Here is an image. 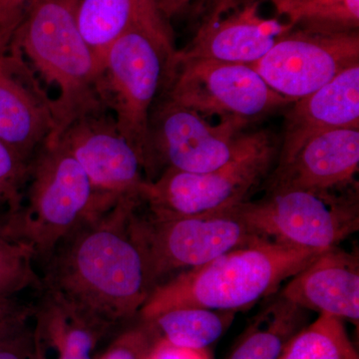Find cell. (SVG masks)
<instances>
[{"mask_svg": "<svg viewBox=\"0 0 359 359\" xmlns=\"http://www.w3.org/2000/svg\"><path fill=\"white\" fill-rule=\"evenodd\" d=\"M30 163L0 141V219L8 221L22 208Z\"/></svg>", "mask_w": 359, "mask_h": 359, "instance_id": "cb8c5ba5", "label": "cell"}, {"mask_svg": "<svg viewBox=\"0 0 359 359\" xmlns=\"http://www.w3.org/2000/svg\"><path fill=\"white\" fill-rule=\"evenodd\" d=\"M140 197L125 198L71 231L47 257L43 289L112 332L138 316L153 290L132 228Z\"/></svg>", "mask_w": 359, "mask_h": 359, "instance_id": "6da1fadb", "label": "cell"}, {"mask_svg": "<svg viewBox=\"0 0 359 359\" xmlns=\"http://www.w3.org/2000/svg\"><path fill=\"white\" fill-rule=\"evenodd\" d=\"M1 231H6L7 233V222L0 219V233Z\"/></svg>", "mask_w": 359, "mask_h": 359, "instance_id": "836d02e7", "label": "cell"}, {"mask_svg": "<svg viewBox=\"0 0 359 359\" xmlns=\"http://www.w3.org/2000/svg\"><path fill=\"white\" fill-rule=\"evenodd\" d=\"M80 0H33L8 50L18 52L41 83L56 92L54 139L79 118L108 110L101 67L77 23Z\"/></svg>", "mask_w": 359, "mask_h": 359, "instance_id": "3957f363", "label": "cell"}, {"mask_svg": "<svg viewBox=\"0 0 359 359\" xmlns=\"http://www.w3.org/2000/svg\"><path fill=\"white\" fill-rule=\"evenodd\" d=\"M156 339L152 330L142 323L120 334L99 359H146Z\"/></svg>", "mask_w": 359, "mask_h": 359, "instance_id": "484cf974", "label": "cell"}, {"mask_svg": "<svg viewBox=\"0 0 359 359\" xmlns=\"http://www.w3.org/2000/svg\"><path fill=\"white\" fill-rule=\"evenodd\" d=\"M262 0H245L237 8L201 25L182 57L204 58L233 65H254L273 45L294 29L278 16H266Z\"/></svg>", "mask_w": 359, "mask_h": 359, "instance_id": "5bb4252c", "label": "cell"}, {"mask_svg": "<svg viewBox=\"0 0 359 359\" xmlns=\"http://www.w3.org/2000/svg\"><path fill=\"white\" fill-rule=\"evenodd\" d=\"M146 359H211L205 349L182 348L163 339H156Z\"/></svg>", "mask_w": 359, "mask_h": 359, "instance_id": "83f0119b", "label": "cell"}, {"mask_svg": "<svg viewBox=\"0 0 359 359\" xmlns=\"http://www.w3.org/2000/svg\"><path fill=\"white\" fill-rule=\"evenodd\" d=\"M245 0H201L200 11L203 22L215 20L229 11L237 8Z\"/></svg>", "mask_w": 359, "mask_h": 359, "instance_id": "f1b7e54d", "label": "cell"}, {"mask_svg": "<svg viewBox=\"0 0 359 359\" xmlns=\"http://www.w3.org/2000/svg\"><path fill=\"white\" fill-rule=\"evenodd\" d=\"M308 311L359 320V257L337 247L318 255L280 294Z\"/></svg>", "mask_w": 359, "mask_h": 359, "instance_id": "e0dca14e", "label": "cell"}, {"mask_svg": "<svg viewBox=\"0 0 359 359\" xmlns=\"http://www.w3.org/2000/svg\"><path fill=\"white\" fill-rule=\"evenodd\" d=\"M49 92L18 52L0 56V141L26 162L55 131Z\"/></svg>", "mask_w": 359, "mask_h": 359, "instance_id": "4fadbf2b", "label": "cell"}, {"mask_svg": "<svg viewBox=\"0 0 359 359\" xmlns=\"http://www.w3.org/2000/svg\"><path fill=\"white\" fill-rule=\"evenodd\" d=\"M294 28L313 32L358 30L359 0H262Z\"/></svg>", "mask_w": 359, "mask_h": 359, "instance_id": "44dd1931", "label": "cell"}, {"mask_svg": "<svg viewBox=\"0 0 359 359\" xmlns=\"http://www.w3.org/2000/svg\"><path fill=\"white\" fill-rule=\"evenodd\" d=\"M235 311L203 308H180L143 321L154 334L172 346L205 349L218 340L235 318Z\"/></svg>", "mask_w": 359, "mask_h": 359, "instance_id": "ffe728a7", "label": "cell"}, {"mask_svg": "<svg viewBox=\"0 0 359 359\" xmlns=\"http://www.w3.org/2000/svg\"><path fill=\"white\" fill-rule=\"evenodd\" d=\"M161 13L165 18H171L183 11L193 0H157Z\"/></svg>", "mask_w": 359, "mask_h": 359, "instance_id": "4dcf8cb0", "label": "cell"}, {"mask_svg": "<svg viewBox=\"0 0 359 359\" xmlns=\"http://www.w3.org/2000/svg\"><path fill=\"white\" fill-rule=\"evenodd\" d=\"M156 103L150 117L147 181L165 170L204 173L223 166L238 150L249 126L233 119L212 124L204 116L164 95Z\"/></svg>", "mask_w": 359, "mask_h": 359, "instance_id": "30bf717a", "label": "cell"}, {"mask_svg": "<svg viewBox=\"0 0 359 359\" xmlns=\"http://www.w3.org/2000/svg\"><path fill=\"white\" fill-rule=\"evenodd\" d=\"M54 139L79 163L96 192L108 204L140 197L147 181L140 157L116 127L109 110L79 118Z\"/></svg>", "mask_w": 359, "mask_h": 359, "instance_id": "7c38bea8", "label": "cell"}, {"mask_svg": "<svg viewBox=\"0 0 359 359\" xmlns=\"http://www.w3.org/2000/svg\"><path fill=\"white\" fill-rule=\"evenodd\" d=\"M138 207L132 216V228L143 250L153 290L176 271L198 268L261 238L233 205L171 218L140 215Z\"/></svg>", "mask_w": 359, "mask_h": 359, "instance_id": "ba28073f", "label": "cell"}, {"mask_svg": "<svg viewBox=\"0 0 359 359\" xmlns=\"http://www.w3.org/2000/svg\"><path fill=\"white\" fill-rule=\"evenodd\" d=\"M114 205L98 195L67 149L48 139L30 161L22 208L7 231L46 259L71 231Z\"/></svg>", "mask_w": 359, "mask_h": 359, "instance_id": "5b68a950", "label": "cell"}, {"mask_svg": "<svg viewBox=\"0 0 359 359\" xmlns=\"http://www.w3.org/2000/svg\"><path fill=\"white\" fill-rule=\"evenodd\" d=\"M280 141L269 130L245 133L235 154L223 166L204 172L165 170L146 181L141 204L158 218L218 211L247 200L275 167Z\"/></svg>", "mask_w": 359, "mask_h": 359, "instance_id": "8992f818", "label": "cell"}, {"mask_svg": "<svg viewBox=\"0 0 359 359\" xmlns=\"http://www.w3.org/2000/svg\"><path fill=\"white\" fill-rule=\"evenodd\" d=\"M323 252L257 238L160 283L138 316L146 321L180 308L237 313L275 294L285 280L297 275Z\"/></svg>", "mask_w": 359, "mask_h": 359, "instance_id": "7a4b0ae2", "label": "cell"}, {"mask_svg": "<svg viewBox=\"0 0 359 359\" xmlns=\"http://www.w3.org/2000/svg\"><path fill=\"white\" fill-rule=\"evenodd\" d=\"M278 359H359L344 321L320 314L302 328Z\"/></svg>", "mask_w": 359, "mask_h": 359, "instance_id": "7402d4cb", "label": "cell"}, {"mask_svg": "<svg viewBox=\"0 0 359 359\" xmlns=\"http://www.w3.org/2000/svg\"><path fill=\"white\" fill-rule=\"evenodd\" d=\"M233 207L259 237L297 249L328 250L359 230L354 192L271 191L262 200Z\"/></svg>", "mask_w": 359, "mask_h": 359, "instance_id": "52a82bcc", "label": "cell"}, {"mask_svg": "<svg viewBox=\"0 0 359 359\" xmlns=\"http://www.w3.org/2000/svg\"><path fill=\"white\" fill-rule=\"evenodd\" d=\"M32 309L33 304H21L16 299H0V325Z\"/></svg>", "mask_w": 359, "mask_h": 359, "instance_id": "f546056e", "label": "cell"}, {"mask_svg": "<svg viewBox=\"0 0 359 359\" xmlns=\"http://www.w3.org/2000/svg\"><path fill=\"white\" fill-rule=\"evenodd\" d=\"M33 309L0 325V359H29L36 344Z\"/></svg>", "mask_w": 359, "mask_h": 359, "instance_id": "d4e9b609", "label": "cell"}, {"mask_svg": "<svg viewBox=\"0 0 359 359\" xmlns=\"http://www.w3.org/2000/svg\"><path fill=\"white\" fill-rule=\"evenodd\" d=\"M56 359H92L91 355H75V354H58Z\"/></svg>", "mask_w": 359, "mask_h": 359, "instance_id": "d6a6232c", "label": "cell"}, {"mask_svg": "<svg viewBox=\"0 0 359 359\" xmlns=\"http://www.w3.org/2000/svg\"><path fill=\"white\" fill-rule=\"evenodd\" d=\"M177 51L161 95L205 118L250 125L292 103L273 91L252 66L182 57Z\"/></svg>", "mask_w": 359, "mask_h": 359, "instance_id": "9c48e42d", "label": "cell"}, {"mask_svg": "<svg viewBox=\"0 0 359 359\" xmlns=\"http://www.w3.org/2000/svg\"><path fill=\"white\" fill-rule=\"evenodd\" d=\"M359 127L323 132L309 138L294 157L269 174L268 192L344 191L355 185Z\"/></svg>", "mask_w": 359, "mask_h": 359, "instance_id": "9a60e30c", "label": "cell"}, {"mask_svg": "<svg viewBox=\"0 0 359 359\" xmlns=\"http://www.w3.org/2000/svg\"><path fill=\"white\" fill-rule=\"evenodd\" d=\"M33 0H0V56L11 46L14 33Z\"/></svg>", "mask_w": 359, "mask_h": 359, "instance_id": "4316f807", "label": "cell"}, {"mask_svg": "<svg viewBox=\"0 0 359 359\" xmlns=\"http://www.w3.org/2000/svg\"><path fill=\"white\" fill-rule=\"evenodd\" d=\"M34 250L25 243L0 233V299H15L28 289L40 292L42 278L34 269Z\"/></svg>", "mask_w": 359, "mask_h": 359, "instance_id": "603a6c76", "label": "cell"}, {"mask_svg": "<svg viewBox=\"0 0 359 359\" xmlns=\"http://www.w3.org/2000/svg\"><path fill=\"white\" fill-rule=\"evenodd\" d=\"M289 107L275 167L289 162L316 135L330 130L359 127V63L342 71L330 83L294 101Z\"/></svg>", "mask_w": 359, "mask_h": 359, "instance_id": "2e32d148", "label": "cell"}, {"mask_svg": "<svg viewBox=\"0 0 359 359\" xmlns=\"http://www.w3.org/2000/svg\"><path fill=\"white\" fill-rule=\"evenodd\" d=\"M359 63V32H313L294 28L252 67L292 102L330 83Z\"/></svg>", "mask_w": 359, "mask_h": 359, "instance_id": "8fae6325", "label": "cell"}, {"mask_svg": "<svg viewBox=\"0 0 359 359\" xmlns=\"http://www.w3.org/2000/svg\"><path fill=\"white\" fill-rule=\"evenodd\" d=\"M161 11L130 26L106 53L100 93L116 127L140 157L146 180L150 168V117L164 89L176 53Z\"/></svg>", "mask_w": 359, "mask_h": 359, "instance_id": "277c9868", "label": "cell"}, {"mask_svg": "<svg viewBox=\"0 0 359 359\" xmlns=\"http://www.w3.org/2000/svg\"><path fill=\"white\" fill-rule=\"evenodd\" d=\"M35 334H36V344H35L34 351H33L32 355L30 356L29 359H47L46 347L42 344L36 330H35Z\"/></svg>", "mask_w": 359, "mask_h": 359, "instance_id": "1f68e13d", "label": "cell"}, {"mask_svg": "<svg viewBox=\"0 0 359 359\" xmlns=\"http://www.w3.org/2000/svg\"><path fill=\"white\" fill-rule=\"evenodd\" d=\"M157 11V0H80L78 27L101 70L111 45L137 20Z\"/></svg>", "mask_w": 359, "mask_h": 359, "instance_id": "d6986e66", "label": "cell"}, {"mask_svg": "<svg viewBox=\"0 0 359 359\" xmlns=\"http://www.w3.org/2000/svg\"><path fill=\"white\" fill-rule=\"evenodd\" d=\"M306 309L282 295L252 318L229 359H278L290 340L309 325Z\"/></svg>", "mask_w": 359, "mask_h": 359, "instance_id": "ac0fdd59", "label": "cell"}]
</instances>
